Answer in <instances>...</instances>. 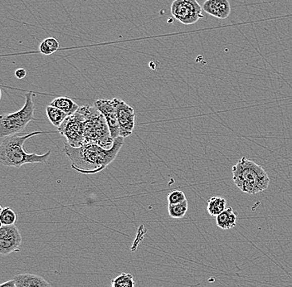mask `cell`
I'll list each match as a JSON object with an SVG mask.
<instances>
[{
	"label": "cell",
	"mask_w": 292,
	"mask_h": 287,
	"mask_svg": "<svg viewBox=\"0 0 292 287\" xmlns=\"http://www.w3.org/2000/svg\"><path fill=\"white\" fill-rule=\"evenodd\" d=\"M26 76H27V72L24 68H19L15 71V77L18 79H24Z\"/></svg>",
	"instance_id": "cell-22"
},
{
	"label": "cell",
	"mask_w": 292,
	"mask_h": 287,
	"mask_svg": "<svg viewBox=\"0 0 292 287\" xmlns=\"http://www.w3.org/2000/svg\"><path fill=\"white\" fill-rule=\"evenodd\" d=\"M22 236L16 225H1L0 226V253L9 255L19 252Z\"/></svg>",
	"instance_id": "cell-9"
},
{
	"label": "cell",
	"mask_w": 292,
	"mask_h": 287,
	"mask_svg": "<svg viewBox=\"0 0 292 287\" xmlns=\"http://www.w3.org/2000/svg\"><path fill=\"white\" fill-rule=\"evenodd\" d=\"M50 105L59 108V110H63L68 116L75 114L80 108L79 105H77L75 101H73V100L67 96H60V97L54 99L50 103Z\"/></svg>",
	"instance_id": "cell-14"
},
{
	"label": "cell",
	"mask_w": 292,
	"mask_h": 287,
	"mask_svg": "<svg viewBox=\"0 0 292 287\" xmlns=\"http://www.w3.org/2000/svg\"><path fill=\"white\" fill-rule=\"evenodd\" d=\"M238 212H235L231 207H229L216 217L217 226L223 230L233 228L238 222Z\"/></svg>",
	"instance_id": "cell-13"
},
{
	"label": "cell",
	"mask_w": 292,
	"mask_h": 287,
	"mask_svg": "<svg viewBox=\"0 0 292 287\" xmlns=\"http://www.w3.org/2000/svg\"><path fill=\"white\" fill-rule=\"evenodd\" d=\"M0 287H18L16 285V282L15 280L13 279V280H8V281H5V282L2 283L0 285Z\"/></svg>",
	"instance_id": "cell-23"
},
{
	"label": "cell",
	"mask_w": 292,
	"mask_h": 287,
	"mask_svg": "<svg viewBox=\"0 0 292 287\" xmlns=\"http://www.w3.org/2000/svg\"><path fill=\"white\" fill-rule=\"evenodd\" d=\"M85 117L79 109L75 114L69 116L57 127L62 136H65L67 142L73 147H81L85 145Z\"/></svg>",
	"instance_id": "cell-6"
},
{
	"label": "cell",
	"mask_w": 292,
	"mask_h": 287,
	"mask_svg": "<svg viewBox=\"0 0 292 287\" xmlns=\"http://www.w3.org/2000/svg\"><path fill=\"white\" fill-rule=\"evenodd\" d=\"M112 287H136L133 275L130 273H121L111 280Z\"/></svg>",
	"instance_id": "cell-19"
},
{
	"label": "cell",
	"mask_w": 292,
	"mask_h": 287,
	"mask_svg": "<svg viewBox=\"0 0 292 287\" xmlns=\"http://www.w3.org/2000/svg\"><path fill=\"white\" fill-rule=\"evenodd\" d=\"M227 208V201L222 197H212L208 201L207 211L212 217H217Z\"/></svg>",
	"instance_id": "cell-15"
},
{
	"label": "cell",
	"mask_w": 292,
	"mask_h": 287,
	"mask_svg": "<svg viewBox=\"0 0 292 287\" xmlns=\"http://www.w3.org/2000/svg\"><path fill=\"white\" fill-rule=\"evenodd\" d=\"M33 97V92L29 91L26 94L25 104L20 110L0 117V137L21 133L29 122L34 120L35 105Z\"/></svg>",
	"instance_id": "cell-5"
},
{
	"label": "cell",
	"mask_w": 292,
	"mask_h": 287,
	"mask_svg": "<svg viewBox=\"0 0 292 287\" xmlns=\"http://www.w3.org/2000/svg\"><path fill=\"white\" fill-rule=\"evenodd\" d=\"M46 113L50 122L54 126H56V128L61 126L62 123L67 119V117H69L67 113L59 110V108L54 107L50 105L46 107Z\"/></svg>",
	"instance_id": "cell-16"
},
{
	"label": "cell",
	"mask_w": 292,
	"mask_h": 287,
	"mask_svg": "<svg viewBox=\"0 0 292 287\" xmlns=\"http://www.w3.org/2000/svg\"><path fill=\"white\" fill-rule=\"evenodd\" d=\"M46 134L43 131H34L29 134H16L1 138L0 162L6 167L19 168L27 163H47L51 150L43 154L27 153L24 150V143L29 138Z\"/></svg>",
	"instance_id": "cell-2"
},
{
	"label": "cell",
	"mask_w": 292,
	"mask_h": 287,
	"mask_svg": "<svg viewBox=\"0 0 292 287\" xmlns=\"http://www.w3.org/2000/svg\"><path fill=\"white\" fill-rule=\"evenodd\" d=\"M124 139L122 136L115 139L110 150H105L96 144H85L81 147H73L66 142L64 152L70 159L74 170L83 175H93L104 170L114 161L124 144Z\"/></svg>",
	"instance_id": "cell-1"
},
{
	"label": "cell",
	"mask_w": 292,
	"mask_h": 287,
	"mask_svg": "<svg viewBox=\"0 0 292 287\" xmlns=\"http://www.w3.org/2000/svg\"><path fill=\"white\" fill-rule=\"evenodd\" d=\"M119 123L120 136L127 138L133 133L136 126V111L121 99L114 98Z\"/></svg>",
	"instance_id": "cell-8"
},
{
	"label": "cell",
	"mask_w": 292,
	"mask_h": 287,
	"mask_svg": "<svg viewBox=\"0 0 292 287\" xmlns=\"http://www.w3.org/2000/svg\"><path fill=\"white\" fill-rule=\"evenodd\" d=\"M231 172L234 185L250 195L264 191L270 185V178L264 168L246 157L232 166Z\"/></svg>",
	"instance_id": "cell-3"
},
{
	"label": "cell",
	"mask_w": 292,
	"mask_h": 287,
	"mask_svg": "<svg viewBox=\"0 0 292 287\" xmlns=\"http://www.w3.org/2000/svg\"><path fill=\"white\" fill-rule=\"evenodd\" d=\"M203 10L211 16L225 19L231 14V5L228 0H207L203 4Z\"/></svg>",
	"instance_id": "cell-11"
},
{
	"label": "cell",
	"mask_w": 292,
	"mask_h": 287,
	"mask_svg": "<svg viewBox=\"0 0 292 287\" xmlns=\"http://www.w3.org/2000/svg\"><path fill=\"white\" fill-rule=\"evenodd\" d=\"M17 213L15 211L10 207L3 208L1 207V212H0V222L1 225H14L16 223Z\"/></svg>",
	"instance_id": "cell-20"
},
{
	"label": "cell",
	"mask_w": 292,
	"mask_h": 287,
	"mask_svg": "<svg viewBox=\"0 0 292 287\" xmlns=\"http://www.w3.org/2000/svg\"><path fill=\"white\" fill-rule=\"evenodd\" d=\"M59 41L54 38H45L39 45V51L43 55H51L59 49Z\"/></svg>",
	"instance_id": "cell-18"
},
{
	"label": "cell",
	"mask_w": 292,
	"mask_h": 287,
	"mask_svg": "<svg viewBox=\"0 0 292 287\" xmlns=\"http://www.w3.org/2000/svg\"><path fill=\"white\" fill-rule=\"evenodd\" d=\"M188 208H189L188 200H185V202L179 204H168V214L172 218L180 219L185 217V214L187 213Z\"/></svg>",
	"instance_id": "cell-17"
},
{
	"label": "cell",
	"mask_w": 292,
	"mask_h": 287,
	"mask_svg": "<svg viewBox=\"0 0 292 287\" xmlns=\"http://www.w3.org/2000/svg\"><path fill=\"white\" fill-rule=\"evenodd\" d=\"M171 14L185 25L194 24L203 19V8L196 0H174L171 5Z\"/></svg>",
	"instance_id": "cell-7"
},
{
	"label": "cell",
	"mask_w": 292,
	"mask_h": 287,
	"mask_svg": "<svg viewBox=\"0 0 292 287\" xmlns=\"http://www.w3.org/2000/svg\"><path fill=\"white\" fill-rule=\"evenodd\" d=\"M79 110L85 117V144H96L105 150L113 147V139L105 117L96 105H84Z\"/></svg>",
	"instance_id": "cell-4"
},
{
	"label": "cell",
	"mask_w": 292,
	"mask_h": 287,
	"mask_svg": "<svg viewBox=\"0 0 292 287\" xmlns=\"http://www.w3.org/2000/svg\"><path fill=\"white\" fill-rule=\"evenodd\" d=\"M95 105L105 117L110 128L111 136L113 139L115 140L120 136V129L117 118L116 107L114 105V100L100 99L95 101Z\"/></svg>",
	"instance_id": "cell-10"
},
{
	"label": "cell",
	"mask_w": 292,
	"mask_h": 287,
	"mask_svg": "<svg viewBox=\"0 0 292 287\" xmlns=\"http://www.w3.org/2000/svg\"><path fill=\"white\" fill-rule=\"evenodd\" d=\"M14 280L18 287H51L50 283L41 275L24 273L15 275Z\"/></svg>",
	"instance_id": "cell-12"
},
{
	"label": "cell",
	"mask_w": 292,
	"mask_h": 287,
	"mask_svg": "<svg viewBox=\"0 0 292 287\" xmlns=\"http://www.w3.org/2000/svg\"><path fill=\"white\" fill-rule=\"evenodd\" d=\"M168 204H179L187 200L185 193L181 190H173L168 195Z\"/></svg>",
	"instance_id": "cell-21"
}]
</instances>
